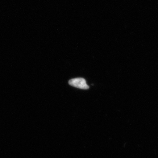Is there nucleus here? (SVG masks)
<instances>
[{
	"label": "nucleus",
	"mask_w": 158,
	"mask_h": 158,
	"mask_svg": "<svg viewBox=\"0 0 158 158\" xmlns=\"http://www.w3.org/2000/svg\"><path fill=\"white\" fill-rule=\"evenodd\" d=\"M69 84L71 86L79 89L86 90L89 89V88L85 79L83 78H76L71 79L69 80Z\"/></svg>",
	"instance_id": "1"
}]
</instances>
